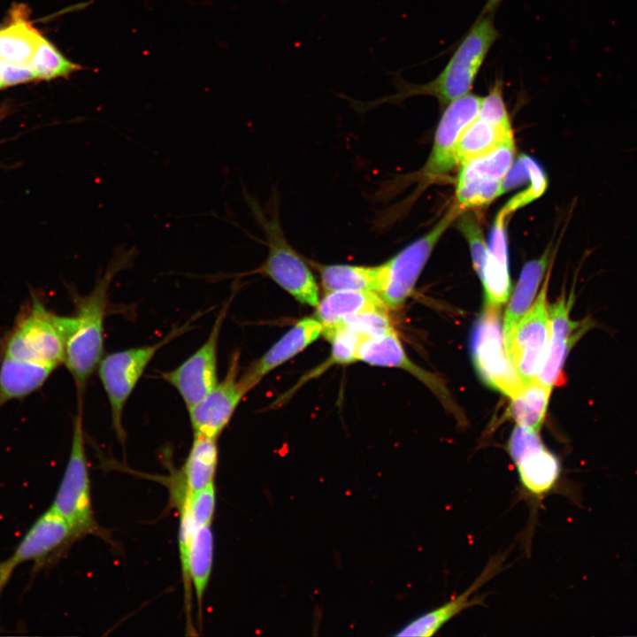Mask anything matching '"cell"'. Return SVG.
I'll list each match as a JSON object with an SVG mask.
<instances>
[{
    "label": "cell",
    "mask_w": 637,
    "mask_h": 637,
    "mask_svg": "<svg viewBox=\"0 0 637 637\" xmlns=\"http://www.w3.org/2000/svg\"><path fill=\"white\" fill-rule=\"evenodd\" d=\"M503 0H487L484 5V8H483L480 15L487 14V13L493 14V12L497 8V6L500 4V3Z\"/></svg>",
    "instance_id": "cell-36"
},
{
    "label": "cell",
    "mask_w": 637,
    "mask_h": 637,
    "mask_svg": "<svg viewBox=\"0 0 637 637\" xmlns=\"http://www.w3.org/2000/svg\"><path fill=\"white\" fill-rule=\"evenodd\" d=\"M374 309H388L375 291H332L319 300L315 318L321 323L324 335L350 318Z\"/></svg>",
    "instance_id": "cell-21"
},
{
    "label": "cell",
    "mask_w": 637,
    "mask_h": 637,
    "mask_svg": "<svg viewBox=\"0 0 637 637\" xmlns=\"http://www.w3.org/2000/svg\"><path fill=\"white\" fill-rule=\"evenodd\" d=\"M227 308L228 303L224 304L208 338L200 348L179 366L161 374V377L177 390L187 409L204 399L218 383V343Z\"/></svg>",
    "instance_id": "cell-13"
},
{
    "label": "cell",
    "mask_w": 637,
    "mask_h": 637,
    "mask_svg": "<svg viewBox=\"0 0 637 637\" xmlns=\"http://www.w3.org/2000/svg\"><path fill=\"white\" fill-rule=\"evenodd\" d=\"M357 357L358 361L371 365L403 369L425 383L441 399H449L441 380L409 359L395 330L380 337L365 339L359 348Z\"/></svg>",
    "instance_id": "cell-20"
},
{
    "label": "cell",
    "mask_w": 637,
    "mask_h": 637,
    "mask_svg": "<svg viewBox=\"0 0 637 637\" xmlns=\"http://www.w3.org/2000/svg\"><path fill=\"white\" fill-rule=\"evenodd\" d=\"M471 352L475 369L490 388L512 397L524 387L505 348L500 308L486 306L474 324Z\"/></svg>",
    "instance_id": "cell-8"
},
{
    "label": "cell",
    "mask_w": 637,
    "mask_h": 637,
    "mask_svg": "<svg viewBox=\"0 0 637 637\" xmlns=\"http://www.w3.org/2000/svg\"><path fill=\"white\" fill-rule=\"evenodd\" d=\"M42 36L29 19L28 8L15 4L0 28V60L29 63Z\"/></svg>",
    "instance_id": "cell-22"
},
{
    "label": "cell",
    "mask_w": 637,
    "mask_h": 637,
    "mask_svg": "<svg viewBox=\"0 0 637 637\" xmlns=\"http://www.w3.org/2000/svg\"><path fill=\"white\" fill-rule=\"evenodd\" d=\"M498 37L493 14L480 15L445 67L434 80L425 84H411L395 75L394 79L398 90L395 95L368 102L349 98L350 105L364 113L381 104L397 103L417 95L432 96L441 104H449L470 93L487 55Z\"/></svg>",
    "instance_id": "cell-2"
},
{
    "label": "cell",
    "mask_w": 637,
    "mask_h": 637,
    "mask_svg": "<svg viewBox=\"0 0 637 637\" xmlns=\"http://www.w3.org/2000/svg\"><path fill=\"white\" fill-rule=\"evenodd\" d=\"M549 260V249L539 257L527 262L510 297L503 318L504 342L510 337L518 322L528 311L536 295Z\"/></svg>",
    "instance_id": "cell-26"
},
{
    "label": "cell",
    "mask_w": 637,
    "mask_h": 637,
    "mask_svg": "<svg viewBox=\"0 0 637 637\" xmlns=\"http://www.w3.org/2000/svg\"><path fill=\"white\" fill-rule=\"evenodd\" d=\"M2 88H4V87H3V85H2V83H1V81H0V89H2Z\"/></svg>",
    "instance_id": "cell-38"
},
{
    "label": "cell",
    "mask_w": 637,
    "mask_h": 637,
    "mask_svg": "<svg viewBox=\"0 0 637 637\" xmlns=\"http://www.w3.org/2000/svg\"><path fill=\"white\" fill-rule=\"evenodd\" d=\"M572 292L568 298L562 295L553 304L548 305L549 339L546 357L537 380L553 388L565 381L564 367L572 347L595 326L592 318L572 320L570 311L573 305Z\"/></svg>",
    "instance_id": "cell-14"
},
{
    "label": "cell",
    "mask_w": 637,
    "mask_h": 637,
    "mask_svg": "<svg viewBox=\"0 0 637 637\" xmlns=\"http://www.w3.org/2000/svg\"><path fill=\"white\" fill-rule=\"evenodd\" d=\"M134 256V248L117 249L104 275L97 278L92 291L85 296H73V314L60 318L65 337L64 365L73 379L77 401H84L88 380L103 357L104 325L110 284L119 272L132 264Z\"/></svg>",
    "instance_id": "cell-1"
},
{
    "label": "cell",
    "mask_w": 637,
    "mask_h": 637,
    "mask_svg": "<svg viewBox=\"0 0 637 637\" xmlns=\"http://www.w3.org/2000/svg\"><path fill=\"white\" fill-rule=\"evenodd\" d=\"M239 353L232 354L225 378L196 405L188 409L194 435L218 439L247 394L239 374Z\"/></svg>",
    "instance_id": "cell-15"
},
{
    "label": "cell",
    "mask_w": 637,
    "mask_h": 637,
    "mask_svg": "<svg viewBox=\"0 0 637 637\" xmlns=\"http://www.w3.org/2000/svg\"><path fill=\"white\" fill-rule=\"evenodd\" d=\"M482 97L467 94L449 103L438 124L429 157L423 168L432 179L449 173L457 165L456 146L465 127L478 116Z\"/></svg>",
    "instance_id": "cell-16"
},
{
    "label": "cell",
    "mask_w": 637,
    "mask_h": 637,
    "mask_svg": "<svg viewBox=\"0 0 637 637\" xmlns=\"http://www.w3.org/2000/svg\"><path fill=\"white\" fill-rule=\"evenodd\" d=\"M323 326L316 318H303L275 342L242 376L241 383L248 393L269 372L287 362L322 334Z\"/></svg>",
    "instance_id": "cell-18"
},
{
    "label": "cell",
    "mask_w": 637,
    "mask_h": 637,
    "mask_svg": "<svg viewBox=\"0 0 637 637\" xmlns=\"http://www.w3.org/2000/svg\"><path fill=\"white\" fill-rule=\"evenodd\" d=\"M82 417L83 403H77L67 464L50 506L65 518L77 538L100 533L92 507Z\"/></svg>",
    "instance_id": "cell-5"
},
{
    "label": "cell",
    "mask_w": 637,
    "mask_h": 637,
    "mask_svg": "<svg viewBox=\"0 0 637 637\" xmlns=\"http://www.w3.org/2000/svg\"><path fill=\"white\" fill-rule=\"evenodd\" d=\"M217 439L194 435L180 472L181 496L198 491L214 480L218 464Z\"/></svg>",
    "instance_id": "cell-25"
},
{
    "label": "cell",
    "mask_w": 637,
    "mask_h": 637,
    "mask_svg": "<svg viewBox=\"0 0 637 637\" xmlns=\"http://www.w3.org/2000/svg\"><path fill=\"white\" fill-rule=\"evenodd\" d=\"M55 369L0 358V410L7 403L21 400L40 389Z\"/></svg>",
    "instance_id": "cell-23"
},
{
    "label": "cell",
    "mask_w": 637,
    "mask_h": 637,
    "mask_svg": "<svg viewBox=\"0 0 637 637\" xmlns=\"http://www.w3.org/2000/svg\"><path fill=\"white\" fill-rule=\"evenodd\" d=\"M191 322L173 329L156 343L112 352L99 362L98 376L110 404L112 427L120 441L125 439V405L147 366L164 346L189 330Z\"/></svg>",
    "instance_id": "cell-6"
},
{
    "label": "cell",
    "mask_w": 637,
    "mask_h": 637,
    "mask_svg": "<svg viewBox=\"0 0 637 637\" xmlns=\"http://www.w3.org/2000/svg\"><path fill=\"white\" fill-rule=\"evenodd\" d=\"M12 106L8 104L0 106V121L3 120L12 111Z\"/></svg>",
    "instance_id": "cell-37"
},
{
    "label": "cell",
    "mask_w": 637,
    "mask_h": 637,
    "mask_svg": "<svg viewBox=\"0 0 637 637\" xmlns=\"http://www.w3.org/2000/svg\"><path fill=\"white\" fill-rule=\"evenodd\" d=\"M213 563V533L211 525L197 528L191 539L188 556L181 566L185 588L192 586L201 607Z\"/></svg>",
    "instance_id": "cell-27"
},
{
    "label": "cell",
    "mask_w": 637,
    "mask_h": 637,
    "mask_svg": "<svg viewBox=\"0 0 637 637\" xmlns=\"http://www.w3.org/2000/svg\"><path fill=\"white\" fill-rule=\"evenodd\" d=\"M514 141L461 165L456 205L462 211L490 203L503 191V180L515 158Z\"/></svg>",
    "instance_id": "cell-11"
},
{
    "label": "cell",
    "mask_w": 637,
    "mask_h": 637,
    "mask_svg": "<svg viewBox=\"0 0 637 637\" xmlns=\"http://www.w3.org/2000/svg\"><path fill=\"white\" fill-rule=\"evenodd\" d=\"M324 337L332 344L333 364L346 365L358 361V350L366 339L349 326L342 324Z\"/></svg>",
    "instance_id": "cell-32"
},
{
    "label": "cell",
    "mask_w": 637,
    "mask_h": 637,
    "mask_svg": "<svg viewBox=\"0 0 637 637\" xmlns=\"http://www.w3.org/2000/svg\"><path fill=\"white\" fill-rule=\"evenodd\" d=\"M35 81L67 78L83 66L68 59L50 40L42 36L29 61Z\"/></svg>",
    "instance_id": "cell-30"
},
{
    "label": "cell",
    "mask_w": 637,
    "mask_h": 637,
    "mask_svg": "<svg viewBox=\"0 0 637 637\" xmlns=\"http://www.w3.org/2000/svg\"><path fill=\"white\" fill-rule=\"evenodd\" d=\"M60 317L32 294L12 328L0 340V358L58 368L65 359Z\"/></svg>",
    "instance_id": "cell-4"
},
{
    "label": "cell",
    "mask_w": 637,
    "mask_h": 637,
    "mask_svg": "<svg viewBox=\"0 0 637 637\" xmlns=\"http://www.w3.org/2000/svg\"><path fill=\"white\" fill-rule=\"evenodd\" d=\"M77 539L64 517L52 507L45 510L32 524L13 553L0 561V595L19 564L31 561L35 569L42 568Z\"/></svg>",
    "instance_id": "cell-9"
},
{
    "label": "cell",
    "mask_w": 637,
    "mask_h": 637,
    "mask_svg": "<svg viewBox=\"0 0 637 637\" xmlns=\"http://www.w3.org/2000/svg\"><path fill=\"white\" fill-rule=\"evenodd\" d=\"M503 556L491 558L482 572L460 595L418 617L403 626L396 636L429 637L464 610L480 604L482 598L472 596L478 589L495 577L503 568Z\"/></svg>",
    "instance_id": "cell-17"
},
{
    "label": "cell",
    "mask_w": 637,
    "mask_h": 637,
    "mask_svg": "<svg viewBox=\"0 0 637 637\" xmlns=\"http://www.w3.org/2000/svg\"><path fill=\"white\" fill-rule=\"evenodd\" d=\"M35 81L29 63L0 60V81L4 88Z\"/></svg>",
    "instance_id": "cell-35"
},
{
    "label": "cell",
    "mask_w": 637,
    "mask_h": 637,
    "mask_svg": "<svg viewBox=\"0 0 637 637\" xmlns=\"http://www.w3.org/2000/svg\"><path fill=\"white\" fill-rule=\"evenodd\" d=\"M388 311V309L366 311L350 318L342 324L357 331L366 339L380 337L395 330Z\"/></svg>",
    "instance_id": "cell-33"
},
{
    "label": "cell",
    "mask_w": 637,
    "mask_h": 637,
    "mask_svg": "<svg viewBox=\"0 0 637 637\" xmlns=\"http://www.w3.org/2000/svg\"><path fill=\"white\" fill-rule=\"evenodd\" d=\"M550 272L535 301L504 342L507 353L524 384L536 380L549 339L547 291Z\"/></svg>",
    "instance_id": "cell-12"
},
{
    "label": "cell",
    "mask_w": 637,
    "mask_h": 637,
    "mask_svg": "<svg viewBox=\"0 0 637 637\" xmlns=\"http://www.w3.org/2000/svg\"><path fill=\"white\" fill-rule=\"evenodd\" d=\"M511 125H500L480 116L460 135L456 146L457 163L464 164L476 157L513 141Z\"/></svg>",
    "instance_id": "cell-24"
},
{
    "label": "cell",
    "mask_w": 637,
    "mask_h": 637,
    "mask_svg": "<svg viewBox=\"0 0 637 637\" xmlns=\"http://www.w3.org/2000/svg\"><path fill=\"white\" fill-rule=\"evenodd\" d=\"M552 388L537 379L525 384L510 399V413L517 425L539 432L543 425Z\"/></svg>",
    "instance_id": "cell-29"
},
{
    "label": "cell",
    "mask_w": 637,
    "mask_h": 637,
    "mask_svg": "<svg viewBox=\"0 0 637 637\" xmlns=\"http://www.w3.org/2000/svg\"><path fill=\"white\" fill-rule=\"evenodd\" d=\"M180 510L185 512L193 525L199 528L211 525L216 493L214 482L205 487L179 498Z\"/></svg>",
    "instance_id": "cell-31"
},
{
    "label": "cell",
    "mask_w": 637,
    "mask_h": 637,
    "mask_svg": "<svg viewBox=\"0 0 637 637\" xmlns=\"http://www.w3.org/2000/svg\"><path fill=\"white\" fill-rule=\"evenodd\" d=\"M308 263L315 269L325 291L365 290L377 293L379 266L345 264L326 265L312 260Z\"/></svg>",
    "instance_id": "cell-28"
},
{
    "label": "cell",
    "mask_w": 637,
    "mask_h": 637,
    "mask_svg": "<svg viewBox=\"0 0 637 637\" xmlns=\"http://www.w3.org/2000/svg\"><path fill=\"white\" fill-rule=\"evenodd\" d=\"M507 449L524 494L534 501L550 494L559 481L561 464L544 445L538 432L517 425Z\"/></svg>",
    "instance_id": "cell-10"
},
{
    "label": "cell",
    "mask_w": 637,
    "mask_h": 637,
    "mask_svg": "<svg viewBox=\"0 0 637 637\" xmlns=\"http://www.w3.org/2000/svg\"><path fill=\"white\" fill-rule=\"evenodd\" d=\"M457 226L469 243L474 269L481 278L488 246L485 242L480 224L472 215L465 214L458 219Z\"/></svg>",
    "instance_id": "cell-34"
},
{
    "label": "cell",
    "mask_w": 637,
    "mask_h": 637,
    "mask_svg": "<svg viewBox=\"0 0 637 637\" xmlns=\"http://www.w3.org/2000/svg\"><path fill=\"white\" fill-rule=\"evenodd\" d=\"M509 213L503 207L493 224L487 260L481 275L486 306L500 308L508 299L510 280L508 263L506 225Z\"/></svg>",
    "instance_id": "cell-19"
},
{
    "label": "cell",
    "mask_w": 637,
    "mask_h": 637,
    "mask_svg": "<svg viewBox=\"0 0 637 637\" xmlns=\"http://www.w3.org/2000/svg\"><path fill=\"white\" fill-rule=\"evenodd\" d=\"M462 212L456 204L452 205L433 229L378 265L377 294L388 310L404 304L436 243Z\"/></svg>",
    "instance_id": "cell-7"
},
{
    "label": "cell",
    "mask_w": 637,
    "mask_h": 637,
    "mask_svg": "<svg viewBox=\"0 0 637 637\" xmlns=\"http://www.w3.org/2000/svg\"><path fill=\"white\" fill-rule=\"evenodd\" d=\"M247 203L265 238L267 254L264 263L253 272L270 278L303 304L316 307L319 302L317 280L310 264L288 242L279 214L274 194L270 205L263 208L256 199L245 196Z\"/></svg>",
    "instance_id": "cell-3"
}]
</instances>
